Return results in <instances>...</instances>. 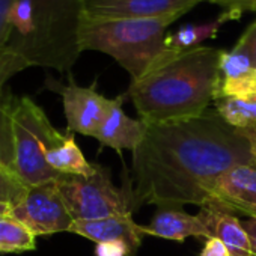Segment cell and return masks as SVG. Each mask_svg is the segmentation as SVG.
Segmentation results:
<instances>
[{
    "instance_id": "11",
    "label": "cell",
    "mask_w": 256,
    "mask_h": 256,
    "mask_svg": "<svg viewBox=\"0 0 256 256\" xmlns=\"http://www.w3.org/2000/svg\"><path fill=\"white\" fill-rule=\"evenodd\" d=\"M124 101L125 95H119L113 100L108 98L104 120L95 134L96 140L119 154H122L124 150L134 151L144 140L146 132V124L144 120L132 119L124 112Z\"/></svg>"
},
{
    "instance_id": "8",
    "label": "cell",
    "mask_w": 256,
    "mask_h": 256,
    "mask_svg": "<svg viewBox=\"0 0 256 256\" xmlns=\"http://www.w3.org/2000/svg\"><path fill=\"white\" fill-rule=\"evenodd\" d=\"M199 4L200 0H83V18L96 22L180 18Z\"/></svg>"
},
{
    "instance_id": "7",
    "label": "cell",
    "mask_w": 256,
    "mask_h": 256,
    "mask_svg": "<svg viewBox=\"0 0 256 256\" xmlns=\"http://www.w3.org/2000/svg\"><path fill=\"white\" fill-rule=\"evenodd\" d=\"M35 236L70 232L74 220L56 181L30 186L26 198L10 214Z\"/></svg>"
},
{
    "instance_id": "29",
    "label": "cell",
    "mask_w": 256,
    "mask_h": 256,
    "mask_svg": "<svg viewBox=\"0 0 256 256\" xmlns=\"http://www.w3.org/2000/svg\"><path fill=\"white\" fill-rule=\"evenodd\" d=\"M242 228L246 229L248 240H250V247H252V254L256 256V218H248L242 222Z\"/></svg>"
},
{
    "instance_id": "26",
    "label": "cell",
    "mask_w": 256,
    "mask_h": 256,
    "mask_svg": "<svg viewBox=\"0 0 256 256\" xmlns=\"http://www.w3.org/2000/svg\"><path fill=\"white\" fill-rule=\"evenodd\" d=\"M96 256H133L132 248L122 241L100 242L95 248Z\"/></svg>"
},
{
    "instance_id": "31",
    "label": "cell",
    "mask_w": 256,
    "mask_h": 256,
    "mask_svg": "<svg viewBox=\"0 0 256 256\" xmlns=\"http://www.w3.org/2000/svg\"><path fill=\"white\" fill-rule=\"evenodd\" d=\"M11 210H12L11 205H8V204H0V218L8 217L11 214Z\"/></svg>"
},
{
    "instance_id": "13",
    "label": "cell",
    "mask_w": 256,
    "mask_h": 256,
    "mask_svg": "<svg viewBox=\"0 0 256 256\" xmlns=\"http://www.w3.org/2000/svg\"><path fill=\"white\" fill-rule=\"evenodd\" d=\"M198 217L206 229V238L220 240L228 247L230 256H253L242 222H240L232 211L214 202H208L200 206Z\"/></svg>"
},
{
    "instance_id": "4",
    "label": "cell",
    "mask_w": 256,
    "mask_h": 256,
    "mask_svg": "<svg viewBox=\"0 0 256 256\" xmlns=\"http://www.w3.org/2000/svg\"><path fill=\"white\" fill-rule=\"evenodd\" d=\"M178 17L96 22L83 18L82 52L92 50L113 58L136 80L168 52L166 30Z\"/></svg>"
},
{
    "instance_id": "14",
    "label": "cell",
    "mask_w": 256,
    "mask_h": 256,
    "mask_svg": "<svg viewBox=\"0 0 256 256\" xmlns=\"http://www.w3.org/2000/svg\"><path fill=\"white\" fill-rule=\"evenodd\" d=\"M145 235H154L172 241L182 242L188 236H200L206 240V229L198 216L187 214L186 211L163 208L144 226Z\"/></svg>"
},
{
    "instance_id": "25",
    "label": "cell",
    "mask_w": 256,
    "mask_h": 256,
    "mask_svg": "<svg viewBox=\"0 0 256 256\" xmlns=\"http://www.w3.org/2000/svg\"><path fill=\"white\" fill-rule=\"evenodd\" d=\"M16 0H0V52H2L11 40L12 29L8 24V14Z\"/></svg>"
},
{
    "instance_id": "3",
    "label": "cell",
    "mask_w": 256,
    "mask_h": 256,
    "mask_svg": "<svg viewBox=\"0 0 256 256\" xmlns=\"http://www.w3.org/2000/svg\"><path fill=\"white\" fill-rule=\"evenodd\" d=\"M34 32L24 40H10L5 50L28 66L68 72L78 56L83 0H34Z\"/></svg>"
},
{
    "instance_id": "1",
    "label": "cell",
    "mask_w": 256,
    "mask_h": 256,
    "mask_svg": "<svg viewBox=\"0 0 256 256\" xmlns=\"http://www.w3.org/2000/svg\"><path fill=\"white\" fill-rule=\"evenodd\" d=\"M254 163L248 140L214 110L202 116L146 124L133 151L132 211L144 204L181 206L208 204V188L226 170Z\"/></svg>"
},
{
    "instance_id": "15",
    "label": "cell",
    "mask_w": 256,
    "mask_h": 256,
    "mask_svg": "<svg viewBox=\"0 0 256 256\" xmlns=\"http://www.w3.org/2000/svg\"><path fill=\"white\" fill-rule=\"evenodd\" d=\"M242 12L240 11H223L212 22L204 24H184L174 34L166 36V47L169 50H190L200 47V44L206 40H212L218 35L220 29L229 22H238Z\"/></svg>"
},
{
    "instance_id": "22",
    "label": "cell",
    "mask_w": 256,
    "mask_h": 256,
    "mask_svg": "<svg viewBox=\"0 0 256 256\" xmlns=\"http://www.w3.org/2000/svg\"><path fill=\"white\" fill-rule=\"evenodd\" d=\"M29 186L16 170L0 168V204H8L14 208L26 198Z\"/></svg>"
},
{
    "instance_id": "5",
    "label": "cell",
    "mask_w": 256,
    "mask_h": 256,
    "mask_svg": "<svg viewBox=\"0 0 256 256\" xmlns=\"http://www.w3.org/2000/svg\"><path fill=\"white\" fill-rule=\"evenodd\" d=\"M12 126L16 170L22 180L29 187L59 180L62 174L48 166L46 156L64 142L65 134L52 125L44 110L28 96H14Z\"/></svg>"
},
{
    "instance_id": "27",
    "label": "cell",
    "mask_w": 256,
    "mask_h": 256,
    "mask_svg": "<svg viewBox=\"0 0 256 256\" xmlns=\"http://www.w3.org/2000/svg\"><path fill=\"white\" fill-rule=\"evenodd\" d=\"M200 2H210L222 6L224 11H240V12H254L256 0H200Z\"/></svg>"
},
{
    "instance_id": "28",
    "label": "cell",
    "mask_w": 256,
    "mask_h": 256,
    "mask_svg": "<svg viewBox=\"0 0 256 256\" xmlns=\"http://www.w3.org/2000/svg\"><path fill=\"white\" fill-rule=\"evenodd\" d=\"M199 256H230L228 247L217 238H206Z\"/></svg>"
},
{
    "instance_id": "9",
    "label": "cell",
    "mask_w": 256,
    "mask_h": 256,
    "mask_svg": "<svg viewBox=\"0 0 256 256\" xmlns=\"http://www.w3.org/2000/svg\"><path fill=\"white\" fill-rule=\"evenodd\" d=\"M54 89L62 95L68 132L95 138L104 120L108 98L98 94L95 84L89 88H83L76 83H70L66 86L56 84Z\"/></svg>"
},
{
    "instance_id": "17",
    "label": "cell",
    "mask_w": 256,
    "mask_h": 256,
    "mask_svg": "<svg viewBox=\"0 0 256 256\" xmlns=\"http://www.w3.org/2000/svg\"><path fill=\"white\" fill-rule=\"evenodd\" d=\"M214 106L217 114L234 128L242 130V128L256 125V101L232 96H216Z\"/></svg>"
},
{
    "instance_id": "23",
    "label": "cell",
    "mask_w": 256,
    "mask_h": 256,
    "mask_svg": "<svg viewBox=\"0 0 256 256\" xmlns=\"http://www.w3.org/2000/svg\"><path fill=\"white\" fill-rule=\"evenodd\" d=\"M29 68L28 64L18 58L17 54L8 52V50H2L0 52V90L4 89V84L17 72L23 71Z\"/></svg>"
},
{
    "instance_id": "12",
    "label": "cell",
    "mask_w": 256,
    "mask_h": 256,
    "mask_svg": "<svg viewBox=\"0 0 256 256\" xmlns=\"http://www.w3.org/2000/svg\"><path fill=\"white\" fill-rule=\"evenodd\" d=\"M70 232L82 235L88 240L100 242L122 241L134 253L145 235L144 226L138 224L133 218V212L113 216L98 220H77L72 223Z\"/></svg>"
},
{
    "instance_id": "16",
    "label": "cell",
    "mask_w": 256,
    "mask_h": 256,
    "mask_svg": "<svg viewBox=\"0 0 256 256\" xmlns=\"http://www.w3.org/2000/svg\"><path fill=\"white\" fill-rule=\"evenodd\" d=\"M46 160L52 169L62 175L90 176L95 172V163H89L80 151L74 136L65 134L64 142L47 152Z\"/></svg>"
},
{
    "instance_id": "10",
    "label": "cell",
    "mask_w": 256,
    "mask_h": 256,
    "mask_svg": "<svg viewBox=\"0 0 256 256\" xmlns=\"http://www.w3.org/2000/svg\"><path fill=\"white\" fill-rule=\"evenodd\" d=\"M208 202L256 218V163L240 164L222 174L208 188Z\"/></svg>"
},
{
    "instance_id": "19",
    "label": "cell",
    "mask_w": 256,
    "mask_h": 256,
    "mask_svg": "<svg viewBox=\"0 0 256 256\" xmlns=\"http://www.w3.org/2000/svg\"><path fill=\"white\" fill-rule=\"evenodd\" d=\"M36 236L11 216L0 218V252L22 253L35 250Z\"/></svg>"
},
{
    "instance_id": "24",
    "label": "cell",
    "mask_w": 256,
    "mask_h": 256,
    "mask_svg": "<svg viewBox=\"0 0 256 256\" xmlns=\"http://www.w3.org/2000/svg\"><path fill=\"white\" fill-rule=\"evenodd\" d=\"M235 48L244 52L252 60L253 66H256V22H253L246 29V32L241 35V38L235 44Z\"/></svg>"
},
{
    "instance_id": "20",
    "label": "cell",
    "mask_w": 256,
    "mask_h": 256,
    "mask_svg": "<svg viewBox=\"0 0 256 256\" xmlns=\"http://www.w3.org/2000/svg\"><path fill=\"white\" fill-rule=\"evenodd\" d=\"M216 96H232L256 101V66H252L234 77H220Z\"/></svg>"
},
{
    "instance_id": "18",
    "label": "cell",
    "mask_w": 256,
    "mask_h": 256,
    "mask_svg": "<svg viewBox=\"0 0 256 256\" xmlns=\"http://www.w3.org/2000/svg\"><path fill=\"white\" fill-rule=\"evenodd\" d=\"M12 101L14 96L11 94H6L4 89L0 90V168L16 170Z\"/></svg>"
},
{
    "instance_id": "6",
    "label": "cell",
    "mask_w": 256,
    "mask_h": 256,
    "mask_svg": "<svg viewBox=\"0 0 256 256\" xmlns=\"http://www.w3.org/2000/svg\"><path fill=\"white\" fill-rule=\"evenodd\" d=\"M56 182L74 222L133 212L130 199L112 182L108 169L101 164L95 166L90 176L62 175Z\"/></svg>"
},
{
    "instance_id": "2",
    "label": "cell",
    "mask_w": 256,
    "mask_h": 256,
    "mask_svg": "<svg viewBox=\"0 0 256 256\" xmlns=\"http://www.w3.org/2000/svg\"><path fill=\"white\" fill-rule=\"evenodd\" d=\"M220 52L204 46L182 52L168 48L128 88L140 120L168 124L202 116L216 98Z\"/></svg>"
},
{
    "instance_id": "21",
    "label": "cell",
    "mask_w": 256,
    "mask_h": 256,
    "mask_svg": "<svg viewBox=\"0 0 256 256\" xmlns=\"http://www.w3.org/2000/svg\"><path fill=\"white\" fill-rule=\"evenodd\" d=\"M11 40H24L34 32V0H16L8 14Z\"/></svg>"
},
{
    "instance_id": "30",
    "label": "cell",
    "mask_w": 256,
    "mask_h": 256,
    "mask_svg": "<svg viewBox=\"0 0 256 256\" xmlns=\"http://www.w3.org/2000/svg\"><path fill=\"white\" fill-rule=\"evenodd\" d=\"M240 132L248 140L250 148H252V154H253V158H254V163H256V125L248 126V128H242V130H240Z\"/></svg>"
}]
</instances>
